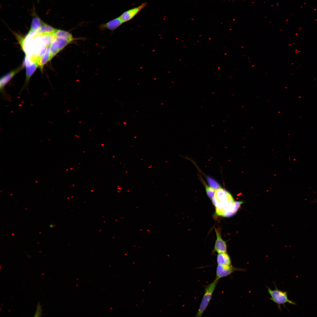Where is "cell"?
Masks as SVG:
<instances>
[{
  "label": "cell",
  "instance_id": "cell-20",
  "mask_svg": "<svg viewBox=\"0 0 317 317\" xmlns=\"http://www.w3.org/2000/svg\"><path fill=\"white\" fill-rule=\"evenodd\" d=\"M41 307L42 306L40 305L39 302H38L34 317H40L42 316V310Z\"/></svg>",
  "mask_w": 317,
  "mask_h": 317
},
{
  "label": "cell",
  "instance_id": "cell-1",
  "mask_svg": "<svg viewBox=\"0 0 317 317\" xmlns=\"http://www.w3.org/2000/svg\"><path fill=\"white\" fill-rule=\"evenodd\" d=\"M212 203L216 208V214L219 216L228 217L237 211L242 201H235L232 196L221 188L215 190Z\"/></svg>",
  "mask_w": 317,
  "mask_h": 317
},
{
  "label": "cell",
  "instance_id": "cell-5",
  "mask_svg": "<svg viewBox=\"0 0 317 317\" xmlns=\"http://www.w3.org/2000/svg\"><path fill=\"white\" fill-rule=\"evenodd\" d=\"M28 61L24 63L26 67V77L24 87L21 89V91L25 87L27 88L29 80L38 67H39L38 61Z\"/></svg>",
  "mask_w": 317,
  "mask_h": 317
},
{
  "label": "cell",
  "instance_id": "cell-11",
  "mask_svg": "<svg viewBox=\"0 0 317 317\" xmlns=\"http://www.w3.org/2000/svg\"><path fill=\"white\" fill-rule=\"evenodd\" d=\"M216 260L217 264L218 265H231L230 258L227 252L218 253Z\"/></svg>",
  "mask_w": 317,
  "mask_h": 317
},
{
  "label": "cell",
  "instance_id": "cell-18",
  "mask_svg": "<svg viewBox=\"0 0 317 317\" xmlns=\"http://www.w3.org/2000/svg\"><path fill=\"white\" fill-rule=\"evenodd\" d=\"M207 180L210 186L215 190L220 188L221 187L219 184L213 179L209 177L207 178Z\"/></svg>",
  "mask_w": 317,
  "mask_h": 317
},
{
  "label": "cell",
  "instance_id": "cell-13",
  "mask_svg": "<svg viewBox=\"0 0 317 317\" xmlns=\"http://www.w3.org/2000/svg\"><path fill=\"white\" fill-rule=\"evenodd\" d=\"M44 23L38 17H34L32 20L30 29L28 33L36 31L41 27Z\"/></svg>",
  "mask_w": 317,
  "mask_h": 317
},
{
  "label": "cell",
  "instance_id": "cell-21",
  "mask_svg": "<svg viewBox=\"0 0 317 317\" xmlns=\"http://www.w3.org/2000/svg\"><path fill=\"white\" fill-rule=\"evenodd\" d=\"M54 227V225H52V224L50 225V227H51V228H52Z\"/></svg>",
  "mask_w": 317,
  "mask_h": 317
},
{
  "label": "cell",
  "instance_id": "cell-15",
  "mask_svg": "<svg viewBox=\"0 0 317 317\" xmlns=\"http://www.w3.org/2000/svg\"><path fill=\"white\" fill-rule=\"evenodd\" d=\"M59 52L57 42L55 38L50 46V61Z\"/></svg>",
  "mask_w": 317,
  "mask_h": 317
},
{
  "label": "cell",
  "instance_id": "cell-12",
  "mask_svg": "<svg viewBox=\"0 0 317 317\" xmlns=\"http://www.w3.org/2000/svg\"><path fill=\"white\" fill-rule=\"evenodd\" d=\"M55 39L57 42L59 52L75 39L74 38H69L65 37H56Z\"/></svg>",
  "mask_w": 317,
  "mask_h": 317
},
{
  "label": "cell",
  "instance_id": "cell-19",
  "mask_svg": "<svg viewBox=\"0 0 317 317\" xmlns=\"http://www.w3.org/2000/svg\"><path fill=\"white\" fill-rule=\"evenodd\" d=\"M205 186L207 195L211 199L213 198L215 190L205 183Z\"/></svg>",
  "mask_w": 317,
  "mask_h": 317
},
{
  "label": "cell",
  "instance_id": "cell-4",
  "mask_svg": "<svg viewBox=\"0 0 317 317\" xmlns=\"http://www.w3.org/2000/svg\"><path fill=\"white\" fill-rule=\"evenodd\" d=\"M244 269L234 267L230 265L217 264L216 269V279L219 280L222 278L230 275L236 271H245Z\"/></svg>",
  "mask_w": 317,
  "mask_h": 317
},
{
  "label": "cell",
  "instance_id": "cell-7",
  "mask_svg": "<svg viewBox=\"0 0 317 317\" xmlns=\"http://www.w3.org/2000/svg\"><path fill=\"white\" fill-rule=\"evenodd\" d=\"M23 68V65L12 70L2 76L0 79V90L2 96L5 95L4 88L14 76Z\"/></svg>",
  "mask_w": 317,
  "mask_h": 317
},
{
  "label": "cell",
  "instance_id": "cell-17",
  "mask_svg": "<svg viewBox=\"0 0 317 317\" xmlns=\"http://www.w3.org/2000/svg\"><path fill=\"white\" fill-rule=\"evenodd\" d=\"M41 36L42 38V39L43 43L46 46H50L55 38L53 35H48Z\"/></svg>",
  "mask_w": 317,
  "mask_h": 317
},
{
  "label": "cell",
  "instance_id": "cell-2",
  "mask_svg": "<svg viewBox=\"0 0 317 317\" xmlns=\"http://www.w3.org/2000/svg\"><path fill=\"white\" fill-rule=\"evenodd\" d=\"M218 281L219 280L215 279L213 282L205 287L204 294L195 317L201 316L211 299L213 293Z\"/></svg>",
  "mask_w": 317,
  "mask_h": 317
},
{
  "label": "cell",
  "instance_id": "cell-8",
  "mask_svg": "<svg viewBox=\"0 0 317 317\" xmlns=\"http://www.w3.org/2000/svg\"><path fill=\"white\" fill-rule=\"evenodd\" d=\"M216 235V240L213 249V252L218 253L225 252H227V245L225 241L222 239L220 230L215 228Z\"/></svg>",
  "mask_w": 317,
  "mask_h": 317
},
{
  "label": "cell",
  "instance_id": "cell-9",
  "mask_svg": "<svg viewBox=\"0 0 317 317\" xmlns=\"http://www.w3.org/2000/svg\"><path fill=\"white\" fill-rule=\"evenodd\" d=\"M123 23V22L119 16L110 20L106 23L101 24L99 26V28L102 31L108 29L113 31Z\"/></svg>",
  "mask_w": 317,
  "mask_h": 317
},
{
  "label": "cell",
  "instance_id": "cell-3",
  "mask_svg": "<svg viewBox=\"0 0 317 317\" xmlns=\"http://www.w3.org/2000/svg\"><path fill=\"white\" fill-rule=\"evenodd\" d=\"M275 289L272 290L269 287L267 286L268 292L271 296L269 299L276 303L279 309L281 311V305L284 306V304L286 303L289 304L296 305V303L288 299L287 292L279 290L275 284Z\"/></svg>",
  "mask_w": 317,
  "mask_h": 317
},
{
  "label": "cell",
  "instance_id": "cell-14",
  "mask_svg": "<svg viewBox=\"0 0 317 317\" xmlns=\"http://www.w3.org/2000/svg\"><path fill=\"white\" fill-rule=\"evenodd\" d=\"M50 45L47 47L45 53L39 61V67L41 71L43 70L44 65L48 61H50Z\"/></svg>",
  "mask_w": 317,
  "mask_h": 317
},
{
  "label": "cell",
  "instance_id": "cell-10",
  "mask_svg": "<svg viewBox=\"0 0 317 317\" xmlns=\"http://www.w3.org/2000/svg\"><path fill=\"white\" fill-rule=\"evenodd\" d=\"M57 29L44 23L41 27L36 31V35L38 36H43L48 35H53Z\"/></svg>",
  "mask_w": 317,
  "mask_h": 317
},
{
  "label": "cell",
  "instance_id": "cell-6",
  "mask_svg": "<svg viewBox=\"0 0 317 317\" xmlns=\"http://www.w3.org/2000/svg\"><path fill=\"white\" fill-rule=\"evenodd\" d=\"M146 5V3H143L137 7L125 11L119 17L123 23L127 22L133 18Z\"/></svg>",
  "mask_w": 317,
  "mask_h": 317
},
{
  "label": "cell",
  "instance_id": "cell-16",
  "mask_svg": "<svg viewBox=\"0 0 317 317\" xmlns=\"http://www.w3.org/2000/svg\"><path fill=\"white\" fill-rule=\"evenodd\" d=\"M53 35L55 38L61 37H65L69 38H73L72 34L70 32L60 29H57Z\"/></svg>",
  "mask_w": 317,
  "mask_h": 317
}]
</instances>
